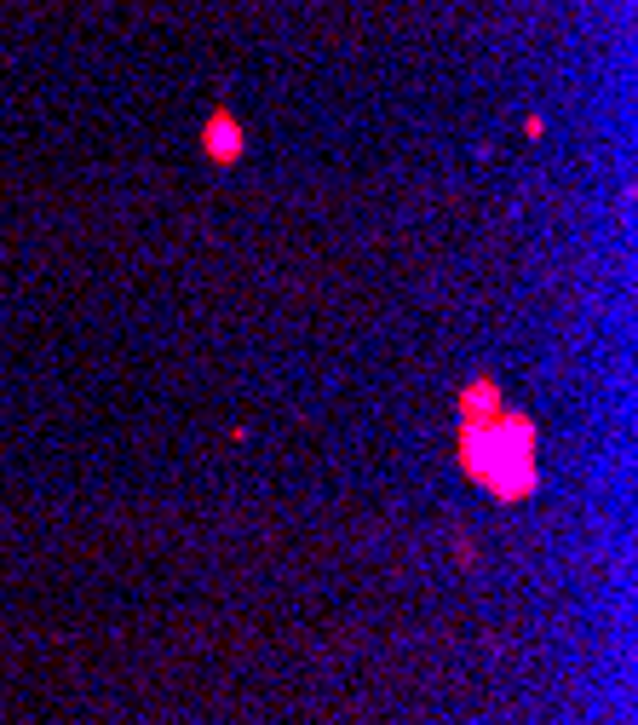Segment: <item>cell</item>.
Listing matches in <instances>:
<instances>
[{
  "label": "cell",
  "mask_w": 638,
  "mask_h": 725,
  "mask_svg": "<svg viewBox=\"0 0 638 725\" xmlns=\"http://www.w3.org/2000/svg\"><path fill=\"white\" fill-rule=\"evenodd\" d=\"M460 461L501 501H524L535 490V426L524 415H489L460 426Z\"/></svg>",
  "instance_id": "cell-1"
},
{
  "label": "cell",
  "mask_w": 638,
  "mask_h": 725,
  "mask_svg": "<svg viewBox=\"0 0 638 725\" xmlns=\"http://www.w3.org/2000/svg\"><path fill=\"white\" fill-rule=\"evenodd\" d=\"M207 156H213V162H236V156H242V127H230V121L219 116L207 127Z\"/></svg>",
  "instance_id": "cell-2"
}]
</instances>
